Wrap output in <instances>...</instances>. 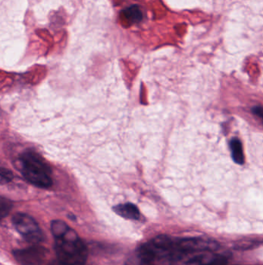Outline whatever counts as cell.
Listing matches in <instances>:
<instances>
[{"label": "cell", "mask_w": 263, "mask_h": 265, "mask_svg": "<svg viewBox=\"0 0 263 265\" xmlns=\"http://www.w3.org/2000/svg\"><path fill=\"white\" fill-rule=\"evenodd\" d=\"M208 265H228L227 259L224 256H215Z\"/></svg>", "instance_id": "cell-13"}, {"label": "cell", "mask_w": 263, "mask_h": 265, "mask_svg": "<svg viewBox=\"0 0 263 265\" xmlns=\"http://www.w3.org/2000/svg\"><path fill=\"white\" fill-rule=\"evenodd\" d=\"M16 231L32 244H37L42 240V233L36 221L30 215L17 213L12 219Z\"/></svg>", "instance_id": "cell-3"}, {"label": "cell", "mask_w": 263, "mask_h": 265, "mask_svg": "<svg viewBox=\"0 0 263 265\" xmlns=\"http://www.w3.org/2000/svg\"><path fill=\"white\" fill-rule=\"evenodd\" d=\"M49 265H64L63 263H62L61 262L59 261L58 260H57V261H54L53 262V263H50V264Z\"/></svg>", "instance_id": "cell-15"}, {"label": "cell", "mask_w": 263, "mask_h": 265, "mask_svg": "<svg viewBox=\"0 0 263 265\" xmlns=\"http://www.w3.org/2000/svg\"><path fill=\"white\" fill-rule=\"evenodd\" d=\"M124 19L130 24H138L143 19V13L138 6L132 5L123 11Z\"/></svg>", "instance_id": "cell-7"}, {"label": "cell", "mask_w": 263, "mask_h": 265, "mask_svg": "<svg viewBox=\"0 0 263 265\" xmlns=\"http://www.w3.org/2000/svg\"><path fill=\"white\" fill-rule=\"evenodd\" d=\"M254 114L259 117L263 120V107L262 106H255L252 109Z\"/></svg>", "instance_id": "cell-14"}, {"label": "cell", "mask_w": 263, "mask_h": 265, "mask_svg": "<svg viewBox=\"0 0 263 265\" xmlns=\"http://www.w3.org/2000/svg\"><path fill=\"white\" fill-rule=\"evenodd\" d=\"M137 254L139 260L145 265L152 264L158 258L156 252L150 241L141 245L137 251Z\"/></svg>", "instance_id": "cell-5"}, {"label": "cell", "mask_w": 263, "mask_h": 265, "mask_svg": "<svg viewBox=\"0 0 263 265\" xmlns=\"http://www.w3.org/2000/svg\"><path fill=\"white\" fill-rule=\"evenodd\" d=\"M55 251L57 260L64 265H85L88 250L72 229L61 238L56 239Z\"/></svg>", "instance_id": "cell-2"}, {"label": "cell", "mask_w": 263, "mask_h": 265, "mask_svg": "<svg viewBox=\"0 0 263 265\" xmlns=\"http://www.w3.org/2000/svg\"><path fill=\"white\" fill-rule=\"evenodd\" d=\"M50 228H51L52 234L56 239L61 238L63 236L66 235L68 231L71 230V228L65 222L60 220V219L52 221Z\"/></svg>", "instance_id": "cell-8"}, {"label": "cell", "mask_w": 263, "mask_h": 265, "mask_svg": "<svg viewBox=\"0 0 263 265\" xmlns=\"http://www.w3.org/2000/svg\"><path fill=\"white\" fill-rule=\"evenodd\" d=\"M230 147L234 161L237 164H243L244 163L245 158L241 141L237 138H234L231 141Z\"/></svg>", "instance_id": "cell-9"}, {"label": "cell", "mask_w": 263, "mask_h": 265, "mask_svg": "<svg viewBox=\"0 0 263 265\" xmlns=\"http://www.w3.org/2000/svg\"><path fill=\"white\" fill-rule=\"evenodd\" d=\"M21 172L32 185L49 188L53 185L51 169L43 158L33 150H26L19 156Z\"/></svg>", "instance_id": "cell-1"}, {"label": "cell", "mask_w": 263, "mask_h": 265, "mask_svg": "<svg viewBox=\"0 0 263 265\" xmlns=\"http://www.w3.org/2000/svg\"><path fill=\"white\" fill-rule=\"evenodd\" d=\"M215 256L210 254H199L188 259L186 261L187 265H208Z\"/></svg>", "instance_id": "cell-10"}, {"label": "cell", "mask_w": 263, "mask_h": 265, "mask_svg": "<svg viewBox=\"0 0 263 265\" xmlns=\"http://www.w3.org/2000/svg\"><path fill=\"white\" fill-rule=\"evenodd\" d=\"M114 211L117 214L121 216V217L125 218L127 219H139L140 212L138 207L132 203L120 204L114 207Z\"/></svg>", "instance_id": "cell-6"}, {"label": "cell", "mask_w": 263, "mask_h": 265, "mask_svg": "<svg viewBox=\"0 0 263 265\" xmlns=\"http://www.w3.org/2000/svg\"><path fill=\"white\" fill-rule=\"evenodd\" d=\"M12 207H13V204L10 200L6 199V198H1V200H0V216H1L2 219L9 214Z\"/></svg>", "instance_id": "cell-11"}, {"label": "cell", "mask_w": 263, "mask_h": 265, "mask_svg": "<svg viewBox=\"0 0 263 265\" xmlns=\"http://www.w3.org/2000/svg\"><path fill=\"white\" fill-rule=\"evenodd\" d=\"M13 256L20 265H39L47 254V251L42 247L34 246L25 249L16 250Z\"/></svg>", "instance_id": "cell-4"}, {"label": "cell", "mask_w": 263, "mask_h": 265, "mask_svg": "<svg viewBox=\"0 0 263 265\" xmlns=\"http://www.w3.org/2000/svg\"><path fill=\"white\" fill-rule=\"evenodd\" d=\"M13 179V175L8 169H1V182L2 184L8 183Z\"/></svg>", "instance_id": "cell-12"}, {"label": "cell", "mask_w": 263, "mask_h": 265, "mask_svg": "<svg viewBox=\"0 0 263 265\" xmlns=\"http://www.w3.org/2000/svg\"><path fill=\"white\" fill-rule=\"evenodd\" d=\"M149 265H152V264H149Z\"/></svg>", "instance_id": "cell-16"}]
</instances>
